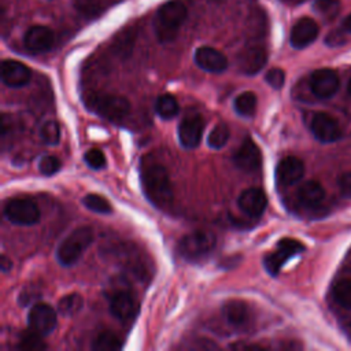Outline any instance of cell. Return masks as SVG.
<instances>
[{
    "label": "cell",
    "instance_id": "cb8c5ba5",
    "mask_svg": "<svg viewBox=\"0 0 351 351\" xmlns=\"http://www.w3.org/2000/svg\"><path fill=\"white\" fill-rule=\"evenodd\" d=\"M233 107L236 110V112L244 118H251L255 115V110H256V96L254 92H243L240 93L234 101H233Z\"/></svg>",
    "mask_w": 351,
    "mask_h": 351
},
{
    "label": "cell",
    "instance_id": "1f68e13d",
    "mask_svg": "<svg viewBox=\"0 0 351 351\" xmlns=\"http://www.w3.org/2000/svg\"><path fill=\"white\" fill-rule=\"evenodd\" d=\"M60 165L62 163H60L59 158H56L53 155H47V156L41 158V160L38 163V170L44 176H52L56 171H59Z\"/></svg>",
    "mask_w": 351,
    "mask_h": 351
},
{
    "label": "cell",
    "instance_id": "74e56055",
    "mask_svg": "<svg viewBox=\"0 0 351 351\" xmlns=\"http://www.w3.org/2000/svg\"><path fill=\"white\" fill-rule=\"evenodd\" d=\"M343 29H344L346 32H350V33H351V14L343 21Z\"/></svg>",
    "mask_w": 351,
    "mask_h": 351
},
{
    "label": "cell",
    "instance_id": "f1b7e54d",
    "mask_svg": "<svg viewBox=\"0 0 351 351\" xmlns=\"http://www.w3.org/2000/svg\"><path fill=\"white\" fill-rule=\"evenodd\" d=\"M122 346L118 336H115L111 332H103L100 333L92 343V350L96 351H115L119 350Z\"/></svg>",
    "mask_w": 351,
    "mask_h": 351
},
{
    "label": "cell",
    "instance_id": "5bb4252c",
    "mask_svg": "<svg viewBox=\"0 0 351 351\" xmlns=\"http://www.w3.org/2000/svg\"><path fill=\"white\" fill-rule=\"evenodd\" d=\"M237 203H239L240 210L245 215H248L251 218H259L266 210L267 197H266V193L261 188L251 186V188L244 189L240 193Z\"/></svg>",
    "mask_w": 351,
    "mask_h": 351
},
{
    "label": "cell",
    "instance_id": "7a4b0ae2",
    "mask_svg": "<svg viewBox=\"0 0 351 351\" xmlns=\"http://www.w3.org/2000/svg\"><path fill=\"white\" fill-rule=\"evenodd\" d=\"M188 15L186 5L181 0H170L162 4L154 18V30L160 43L173 41Z\"/></svg>",
    "mask_w": 351,
    "mask_h": 351
},
{
    "label": "cell",
    "instance_id": "277c9868",
    "mask_svg": "<svg viewBox=\"0 0 351 351\" xmlns=\"http://www.w3.org/2000/svg\"><path fill=\"white\" fill-rule=\"evenodd\" d=\"M86 107L111 122L122 121L130 111V103L126 97L108 93L88 95Z\"/></svg>",
    "mask_w": 351,
    "mask_h": 351
},
{
    "label": "cell",
    "instance_id": "8fae6325",
    "mask_svg": "<svg viewBox=\"0 0 351 351\" xmlns=\"http://www.w3.org/2000/svg\"><path fill=\"white\" fill-rule=\"evenodd\" d=\"M138 310V302L136 296L129 289H118L112 292L110 298V313L121 319V321H129L132 319Z\"/></svg>",
    "mask_w": 351,
    "mask_h": 351
},
{
    "label": "cell",
    "instance_id": "44dd1931",
    "mask_svg": "<svg viewBox=\"0 0 351 351\" xmlns=\"http://www.w3.org/2000/svg\"><path fill=\"white\" fill-rule=\"evenodd\" d=\"M222 314L226 322L234 328H241L250 321L248 306L239 299L226 302L222 307Z\"/></svg>",
    "mask_w": 351,
    "mask_h": 351
},
{
    "label": "cell",
    "instance_id": "5b68a950",
    "mask_svg": "<svg viewBox=\"0 0 351 351\" xmlns=\"http://www.w3.org/2000/svg\"><path fill=\"white\" fill-rule=\"evenodd\" d=\"M217 237L208 230H193L185 234L177 245L178 254L186 261H199L207 256L215 247Z\"/></svg>",
    "mask_w": 351,
    "mask_h": 351
},
{
    "label": "cell",
    "instance_id": "d4e9b609",
    "mask_svg": "<svg viewBox=\"0 0 351 351\" xmlns=\"http://www.w3.org/2000/svg\"><path fill=\"white\" fill-rule=\"evenodd\" d=\"M333 299L341 307L351 310V278H341L333 285Z\"/></svg>",
    "mask_w": 351,
    "mask_h": 351
},
{
    "label": "cell",
    "instance_id": "e0dca14e",
    "mask_svg": "<svg viewBox=\"0 0 351 351\" xmlns=\"http://www.w3.org/2000/svg\"><path fill=\"white\" fill-rule=\"evenodd\" d=\"M53 44V33L49 27L34 25L29 27L23 36V45L33 53L47 52Z\"/></svg>",
    "mask_w": 351,
    "mask_h": 351
},
{
    "label": "cell",
    "instance_id": "f546056e",
    "mask_svg": "<svg viewBox=\"0 0 351 351\" xmlns=\"http://www.w3.org/2000/svg\"><path fill=\"white\" fill-rule=\"evenodd\" d=\"M314 11L325 19H333L340 11L339 0H315Z\"/></svg>",
    "mask_w": 351,
    "mask_h": 351
},
{
    "label": "cell",
    "instance_id": "484cf974",
    "mask_svg": "<svg viewBox=\"0 0 351 351\" xmlns=\"http://www.w3.org/2000/svg\"><path fill=\"white\" fill-rule=\"evenodd\" d=\"M84 300L78 293H70L63 296L58 303V311L64 317H71L82 308Z\"/></svg>",
    "mask_w": 351,
    "mask_h": 351
},
{
    "label": "cell",
    "instance_id": "52a82bcc",
    "mask_svg": "<svg viewBox=\"0 0 351 351\" xmlns=\"http://www.w3.org/2000/svg\"><path fill=\"white\" fill-rule=\"evenodd\" d=\"M304 250V245L295 239H281L277 243V248L276 251L267 254L263 259V266L267 270L269 274L271 276H277L281 270V267L284 266V263L295 256L296 254H300Z\"/></svg>",
    "mask_w": 351,
    "mask_h": 351
},
{
    "label": "cell",
    "instance_id": "ffe728a7",
    "mask_svg": "<svg viewBox=\"0 0 351 351\" xmlns=\"http://www.w3.org/2000/svg\"><path fill=\"white\" fill-rule=\"evenodd\" d=\"M267 55L265 48L259 45H251L243 49L237 58L239 69L248 75L256 74L262 70V67L266 64Z\"/></svg>",
    "mask_w": 351,
    "mask_h": 351
},
{
    "label": "cell",
    "instance_id": "3957f363",
    "mask_svg": "<svg viewBox=\"0 0 351 351\" xmlns=\"http://www.w3.org/2000/svg\"><path fill=\"white\" fill-rule=\"evenodd\" d=\"M93 241V230L80 226L67 234L56 248V259L62 266L74 265Z\"/></svg>",
    "mask_w": 351,
    "mask_h": 351
},
{
    "label": "cell",
    "instance_id": "7c38bea8",
    "mask_svg": "<svg viewBox=\"0 0 351 351\" xmlns=\"http://www.w3.org/2000/svg\"><path fill=\"white\" fill-rule=\"evenodd\" d=\"M339 75L332 69H319L310 75L311 92L319 99H328L333 96L339 89Z\"/></svg>",
    "mask_w": 351,
    "mask_h": 351
},
{
    "label": "cell",
    "instance_id": "8d00e7d4",
    "mask_svg": "<svg viewBox=\"0 0 351 351\" xmlns=\"http://www.w3.org/2000/svg\"><path fill=\"white\" fill-rule=\"evenodd\" d=\"M0 267H1V271L3 273H7L8 270H11V267H12V263H11V261L5 256V255H1V259H0Z\"/></svg>",
    "mask_w": 351,
    "mask_h": 351
},
{
    "label": "cell",
    "instance_id": "ba28073f",
    "mask_svg": "<svg viewBox=\"0 0 351 351\" xmlns=\"http://www.w3.org/2000/svg\"><path fill=\"white\" fill-rule=\"evenodd\" d=\"M58 318L53 307L47 303H36L27 314L29 329L40 336H47L56 328Z\"/></svg>",
    "mask_w": 351,
    "mask_h": 351
},
{
    "label": "cell",
    "instance_id": "d590c367",
    "mask_svg": "<svg viewBox=\"0 0 351 351\" xmlns=\"http://www.w3.org/2000/svg\"><path fill=\"white\" fill-rule=\"evenodd\" d=\"M339 189L343 196L351 199V171H347L339 177Z\"/></svg>",
    "mask_w": 351,
    "mask_h": 351
},
{
    "label": "cell",
    "instance_id": "6da1fadb",
    "mask_svg": "<svg viewBox=\"0 0 351 351\" xmlns=\"http://www.w3.org/2000/svg\"><path fill=\"white\" fill-rule=\"evenodd\" d=\"M141 182L145 196L152 204L165 210L173 203V185L165 166L159 163L145 165L141 170Z\"/></svg>",
    "mask_w": 351,
    "mask_h": 351
},
{
    "label": "cell",
    "instance_id": "d6a6232c",
    "mask_svg": "<svg viewBox=\"0 0 351 351\" xmlns=\"http://www.w3.org/2000/svg\"><path fill=\"white\" fill-rule=\"evenodd\" d=\"M86 165L95 170H99V169H103L106 166V156L104 154L97 149V148H92L89 151H86L85 156H84Z\"/></svg>",
    "mask_w": 351,
    "mask_h": 351
},
{
    "label": "cell",
    "instance_id": "e575fe53",
    "mask_svg": "<svg viewBox=\"0 0 351 351\" xmlns=\"http://www.w3.org/2000/svg\"><path fill=\"white\" fill-rule=\"evenodd\" d=\"M40 335L32 332V335H27L22 339L21 344H19V348L22 350H43L45 348V344L40 340Z\"/></svg>",
    "mask_w": 351,
    "mask_h": 351
},
{
    "label": "cell",
    "instance_id": "f35d334b",
    "mask_svg": "<svg viewBox=\"0 0 351 351\" xmlns=\"http://www.w3.org/2000/svg\"><path fill=\"white\" fill-rule=\"evenodd\" d=\"M348 93L351 95V80H350V82H348Z\"/></svg>",
    "mask_w": 351,
    "mask_h": 351
},
{
    "label": "cell",
    "instance_id": "836d02e7",
    "mask_svg": "<svg viewBox=\"0 0 351 351\" xmlns=\"http://www.w3.org/2000/svg\"><path fill=\"white\" fill-rule=\"evenodd\" d=\"M266 82L274 88V89H281L284 82H285V73L281 69H270L266 75H265Z\"/></svg>",
    "mask_w": 351,
    "mask_h": 351
},
{
    "label": "cell",
    "instance_id": "9a60e30c",
    "mask_svg": "<svg viewBox=\"0 0 351 351\" xmlns=\"http://www.w3.org/2000/svg\"><path fill=\"white\" fill-rule=\"evenodd\" d=\"M32 78L30 69L18 60L5 59L1 62V80L10 88H22Z\"/></svg>",
    "mask_w": 351,
    "mask_h": 351
},
{
    "label": "cell",
    "instance_id": "4fadbf2b",
    "mask_svg": "<svg viewBox=\"0 0 351 351\" xmlns=\"http://www.w3.org/2000/svg\"><path fill=\"white\" fill-rule=\"evenodd\" d=\"M310 129L314 137L321 143H333L339 140L341 136V130L337 121L326 112L314 114L310 123Z\"/></svg>",
    "mask_w": 351,
    "mask_h": 351
},
{
    "label": "cell",
    "instance_id": "2e32d148",
    "mask_svg": "<svg viewBox=\"0 0 351 351\" xmlns=\"http://www.w3.org/2000/svg\"><path fill=\"white\" fill-rule=\"evenodd\" d=\"M318 32H319V27L313 18H308V16L300 18L291 30V36H289L291 45L296 49L306 48L307 45L315 41Z\"/></svg>",
    "mask_w": 351,
    "mask_h": 351
},
{
    "label": "cell",
    "instance_id": "7402d4cb",
    "mask_svg": "<svg viewBox=\"0 0 351 351\" xmlns=\"http://www.w3.org/2000/svg\"><path fill=\"white\" fill-rule=\"evenodd\" d=\"M298 202L306 207H315L322 203L325 199V189L317 181H306L303 182L296 192Z\"/></svg>",
    "mask_w": 351,
    "mask_h": 351
},
{
    "label": "cell",
    "instance_id": "83f0119b",
    "mask_svg": "<svg viewBox=\"0 0 351 351\" xmlns=\"http://www.w3.org/2000/svg\"><path fill=\"white\" fill-rule=\"evenodd\" d=\"M82 203L86 208H89L90 211L99 213V214H110L112 213V206L110 204V202L103 197L101 195L97 193H88L84 196Z\"/></svg>",
    "mask_w": 351,
    "mask_h": 351
},
{
    "label": "cell",
    "instance_id": "ac0fdd59",
    "mask_svg": "<svg viewBox=\"0 0 351 351\" xmlns=\"http://www.w3.org/2000/svg\"><path fill=\"white\" fill-rule=\"evenodd\" d=\"M195 63L208 73H222L228 69L226 56L213 47H199L195 51Z\"/></svg>",
    "mask_w": 351,
    "mask_h": 351
},
{
    "label": "cell",
    "instance_id": "d6986e66",
    "mask_svg": "<svg viewBox=\"0 0 351 351\" xmlns=\"http://www.w3.org/2000/svg\"><path fill=\"white\" fill-rule=\"evenodd\" d=\"M304 174V165L296 156L281 159L276 167V180L280 185L288 186L298 182Z\"/></svg>",
    "mask_w": 351,
    "mask_h": 351
},
{
    "label": "cell",
    "instance_id": "603a6c76",
    "mask_svg": "<svg viewBox=\"0 0 351 351\" xmlns=\"http://www.w3.org/2000/svg\"><path fill=\"white\" fill-rule=\"evenodd\" d=\"M155 111H156V114L162 119L170 121V119L176 118V115L178 114L180 106H178L177 99L173 95L165 93V95H160L156 99V101H155Z\"/></svg>",
    "mask_w": 351,
    "mask_h": 351
},
{
    "label": "cell",
    "instance_id": "4316f807",
    "mask_svg": "<svg viewBox=\"0 0 351 351\" xmlns=\"http://www.w3.org/2000/svg\"><path fill=\"white\" fill-rule=\"evenodd\" d=\"M229 134H230V133H229V128L226 126V123H223V122L217 123V125L211 129V132H210V134H208V137H207V144H208V147L213 148V149H219V148H222V147L228 143Z\"/></svg>",
    "mask_w": 351,
    "mask_h": 351
},
{
    "label": "cell",
    "instance_id": "30bf717a",
    "mask_svg": "<svg viewBox=\"0 0 351 351\" xmlns=\"http://www.w3.org/2000/svg\"><path fill=\"white\" fill-rule=\"evenodd\" d=\"M233 163L237 169L245 173H255L261 169L262 155L252 138L247 137L233 155Z\"/></svg>",
    "mask_w": 351,
    "mask_h": 351
},
{
    "label": "cell",
    "instance_id": "8992f818",
    "mask_svg": "<svg viewBox=\"0 0 351 351\" xmlns=\"http://www.w3.org/2000/svg\"><path fill=\"white\" fill-rule=\"evenodd\" d=\"M4 217L15 225H34L40 221V210L37 204L30 199L15 197L5 203Z\"/></svg>",
    "mask_w": 351,
    "mask_h": 351
},
{
    "label": "cell",
    "instance_id": "4dcf8cb0",
    "mask_svg": "<svg viewBox=\"0 0 351 351\" xmlns=\"http://www.w3.org/2000/svg\"><path fill=\"white\" fill-rule=\"evenodd\" d=\"M41 140L48 145H56L60 140V128L56 121L45 122L40 129Z\"/></svg>",
    "mask_w": 351,
    "mask_h": 351
},
{
    "label": "cell",
    "instance_id": "9c48e42d",
    "mask_svg": "<svg viewBox=\"0 0 351 351\" xmlns=\"http://www.w3.org/2000/svg\"><path fill=\"white\" fill-rule=\"evenodd\" d=\"M204 130V119L199 112H189L178 125V140L184 148H196Z\"/></svg>",
    "mask_w": 351,
    "mask_h": 351
}]
</instances>
